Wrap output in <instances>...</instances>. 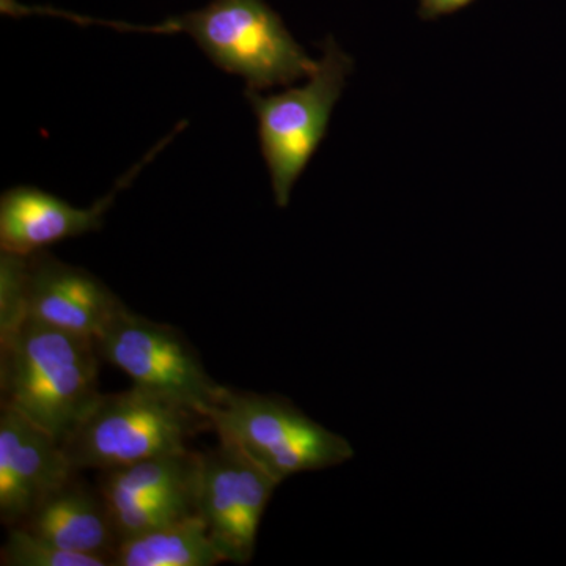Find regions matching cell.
Instances as JSON below:
<instances>
[{"label": "cell", "mask_w": 566, "mask_h": 566, "mask_svg": "<svg viewBox=\"0 0 566 566\" xmlns=\"http://www.w3.org/2000/svg\"><path fill=\"white\" fill-rule=\"evenodd\" d=\"M226 562L200 515L125 536L112 566H212Z\"/></svg>", "instance_id": "7c38bea8"}, {"label": "cell", "mask_w": 566, "mask_h": 566, "mask_svg": "<svg viewBox=\"0 0 566 566\" xmlns=\"http://www.w3.org/2000/svg\"><path fill=\"white\" fill-rule=\"evenodd\" d=\"M29 255L0 253V344L28 319Z\"/></svg>", "instance_id": "9a60e30c"}, {"label": "cell", "mask_w": 566, "mask_h": 566, "mask_svg": "<svg viewBox=\"0 0 566 566\" xmlns=\"http://www.w3.org/2000/svg\"><path fill=\"white\" fill-rule=\"evenodd\" d=\"M0 564L3 566H111V562L106 558L63 549L21 526L9 527V535L0 551Z\"/></svg>", "instance_id": "5bb4252c"}, {"label": "cell", "mask_w": 566, "mask_h": 566, "mask_svg": "<svg viewBox=\"0 0 566 566\" xmlns=\"http://www.w3.org/2000/svg\"><path fill=\"white\" fill-rule=\"evenodd\" d=\"M17 526L63 549L106 558L111 566L120 542L102 491L81 482L77 474Z\"/></svg>", "instance_id": "8fae6325"}, {"label": "cell", "mask_w": 566, "mask_h": 566, "mask_svg": "<svg viewBox=\"0 0 566 566\" xmlns=\"http://www.w3.org/2000/svg\"><path fill=\"white\" fill-rule=\"evenodd\" d=\"M41 14L66 18L77 24H102L120 32L186 33L218 69L240 76L248 91L266 92L307 80L318 59H312L293 39L281 17L263 0H212L203 9L169 18L155 25L92 20L54 9Z\"/></svg>", "instance_id": "6da1fadb"}, {"label": "cell", "mask_w": 566, "mask_h": 566, "mask_svg": "<svg viewBox=\"0 0 566 566\" xmlns=\"http://www.w3.org/2000/svg\"><path fill=\"white\" fill-rule=\"evenodd\" d=\"M472 0H420V13L423 18H439L463 9Z\"/></svg>", "instance_id": "2e32d148"}, {"label": "cell", "mask_w": 566, "mask_h": 566, "mask_svg": "<svg viewBox=\"0 0 566 566\" xmlns=\"http://www.w3.org/2000/svg\"><path fill=\"white\" fill-rule=\"evenodd\" d=\"M353 69V59L337 41L327 39L318 65L304 85L270 95L245 88L279 208L289 207L294 185L326 137Z\"/></svg>", "instance_id": "277c9868"}, {"label": "cell", "mask_w": 566, "mask_h": 566, "mask_svg": "<svg viewBox=\"0 0 566 566\" xmlns=\"http://www.w3.org/2000/svg\"><path fill=\"white\" fill-rule=\"evenodd\" d=\"M208 428L210 420L189 406L133 386L99 395L62 447L74 471L102 472L188 449Z\"/></svg>", "instance_id": "3957f363"}, {"label": "cell", "mask_w": 566, "mask_h": 566, "mask_svg": "<svg viewBox=\"0 0 566 566\" xmlns=\"http://www.w3.org/2000/svg\"><path fill=\"white\" fill-rule=\"evenodd\" d=\"M180 123L172 133L159 140L136 166L132 167L98 202L88 208H77L54 193L35 186H17L2 193L0 199V249L31 255L69 238L98 232L104 216L148 166L185 129Z\"/></svg>", "instance_id": "ba28073f"}, {"label": "cell", "mask_w": 566, "mask_h": 566, "mask_svg": "<svg viewBox=\"0 0 566 566\" xmlns=\"http://www.w3.org/2000/svg\"><path fill=\"white\" fill-rule=\"evenodd\" d=\"M199 453L189 449L148 458L139 463L102 471L99 491L112 515L140 504L153 495L174 488L189 485L196 480Z\"/></svg>", "instance_id": "4fadbf2b"}, {"label": "cell", "mask_w": 566, "mask_h": 566, "mask_svg": "<svg viewBox=\"0 0 566 566\" xmlns=\"http://www.w3.org/2000/svg\"><path fill=\"white\" fill-rule=\"evenodd\" d=\"M208 419L219 438L243 449L279 482L344 464L353 446L304 415L286 398L223 390Z\"/></svg>", "instance_id": "5b68a950"}, {"label": "cell", "mask_w": 566, "mask_h": 566, "mask_svg": "<svg viewBox=\"0 0 566 566\" xmlns=\"http://www.w3.org/2000/svg\"><path fill=\"white\" fill-rule=\"evenodd\" d=\"M95 344L102 359L128 375L133 386L180 401L207 419L226 390L212 381L180 331L134 314L126 305Z\"/></svg>", "instance_id": "8992f818"}, {"label": "cell", "mask_w": 566, "mask_h": 566, "mask_svg": "<svg viewBox=\"0 0 566 566\" xmlns=\"http://www.w3.org/2000/svg\"><path fill=\"white\" fill-rule=\"evenodd\" d=\"M80 472L63 447L9 405L0 406V521L17 526Z\"/></svg>", "instance_id": "9c48e42d"}, {"label": "cell", "mask_w": 566, "mask_h": 566, "mask_svg": "<svg viewBox=\"0 0 566 566\" xmlns=\"http://www.w3.org/2000/svg\"><path fill=\"white\" fill-rule=\"evenodd\" d=\"M99 359L95 338L28 318L0 344L2 403L62 444L102 395Z\"/></svg>", "instance_id": "7a4b0ae2"}, {"label": "cell", "mask_w": 566, "mask_h": 566, "mask_svg": "<svg viewBox=\"0 0 566 566\" xmlns=\"http://www.w3.org/2000/svg\"><path fill=\"white\" fill-rule=\"evenodd\" d=\"M123 305L84 268L44 251L29 255L28 318L33 322L96 338Z\"/></svg>", "instance_id": "30bf717a"}, {"label": "cell", "mask_w": 566, "mask_h": 566, "mask_svg": "<svg viewBox=\"0 0 566 566\" xmlns=\"http://www.w3.org/2000/svg\"><path fill=\"white\" fill-rule=\"evenodd\" d=\"M281 485L229 439L199 453L197 513L226 562L245 565L255 553L260 521L275 488Z\"/></svg>", "instance_id": "52a82bcc"}]
</instances>
